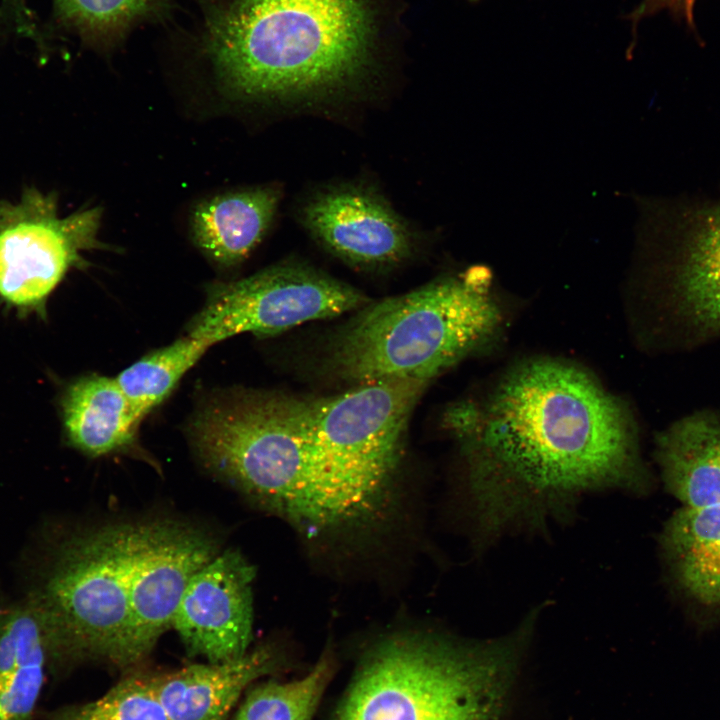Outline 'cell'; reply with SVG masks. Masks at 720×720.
<instances>
[{
  "label": "cell",
  "instance_id": "3",
  "mask_svg": "<svg viewBox=\"0 0 720 720\" xmlns=\"http://www.w3.org/2000/svg\"><path fill=\"white\" fill-rule=\"evenodd\" d=\"M429 382L390 378L308 400L305 468L291 525L316 536L386 507L411 413Z\"/></svg>",
  "mask_w": 720,
  "mask_h": 720
},
{
  "label": "cell",
  "instance_id": "16",
  "mask_svg": "<svg viewBox=\"0 0 720 720\" xmlns=\"http://www.w3.org/2000/svg\"><path fill=\"white\" fill-rule=\"evenodd\" d=\"M656 459L682 506H719L720 412L698 411L668 426L657 437Z\"/></svg>",
  "mask_w": 720,
  "mask_h": 720
},
{
  "label": "cell",
  "instance_id": "25",
  "mask_svg": "<svg viewBox=\"0 0 720 720\" xmlns=\"http://www.w3.org/2000/svg\"><path fill=\"white\" fill-rule=\"evenodd\" d=\"M469 1L475 2V1H477V0H469Z\"/></svg>",
  "mask_w": 720,
  "mask_h": 720
},
{
  "label": "cell",
  "instance_id": "4",
  "mask_svg": "<svg viewBox=\"0 0 720 720\" xmlns=\"http://www.w3.org/2000/svg\"><path fill=\"white\" fill-rule=\"evenodd\" d=\"M525 631L476 644L388 637L362 659L332 720H500Z\"/></svg>",
  "mask_w": 720,
  "mask_h": 720
},
{
  "label": "cell",
  "instance_id": "22",
  "mask_svg": "<svg viewBox=\"0 0 720 720\" xmlns=\"http://www.w3.org/2000/svg\"><path fill=\"white\" fill-rule=\"evenodd\" d=\"M42 720H167L150 674H131L97 699L59 706Z\"/></svg>",
  "mask_w": 720,
  "mask_h": 720
},
{
  "label": "cell",
  "instance_id": "14",
  "mask_svg": "<svg viewBox=\"0 0 720 720\" xmlns=\"http://www.w3.org/2000/svg\"><path fill=\"white\" fill-rule=\"evenodd\" d=\"M279 665L275 648L263 644L234 660L191 664L150 679L167 720H228L243 692Z\"/></svg>",
  "mask_w": 720,
  "mask_h": 720
},
{
  "label": "cell",
  "instance_id": "23",
  "mask_svg": "<svg viewBox=\"0 0 720 720\" xmlns=\"http://www.w3.org/2000/svg\"><path fill=\"white\" fill-rule=\"evenodd\" d=\"M58 14L83 34L108 40L158 8L164 0H53Z\"/></svg>",
  "mask_w": 720,
  "mask_h": 720
},
{
  "label": "cell",
  "instance_id": "1",
  "mask_svg": "<svg viewBox=\"0 0 720 720\" xmlns=\"http://www.w3.org/2000/svg\"><path fill=\"white\" fill-rule=\"evenodd\" d=\"M447 424L468 451L473 506L488 535L536 525L585 491L646 483L626 409L565 362L521 364L483 411L455 407Z\"/></svg>",
  "mask_w": 720,
  "mask_h": 720
},
{
  "label": "cell",
  "instance_id": "15",
  "mask_svg": "<svg viewBox=\"0 0 720 720\" xmlns=\"http://www.w3.org/2000/svg\"><path fill=\"white\" fill-rule=\"evenodd\" d=\"M660 544L680 597L696 613L720 621V505L681 506L666 522Z\"/></svg>",
  "mask_w": 720,
  "mask_h": 720
},
{
  "label": "cell",
  "instance_id": "12",
  "mask_svg": "<svg viewBox=\"0 0 720 720\" xmlns=\"http://www.w3.org/2000/svg\"><path fill=\"white\" fill-rule=\"evenodd\" d=\"M254 567L238 551L218 553L190 580L172 620L187 652L208 662L244 656L252 641Z\"/></svg>",
  "mask_w": 720,
  "mask_h": 720
},
{
  "label": "cell",
  "instance_id": "7",
  "mask_svg": "<svg viewBox=\"0 0 720 720\" xmlns=\"http://www.w3.org/2000/svg\"><path fill=\"white\" fill-rule=\"evenodd\" d=\"M308 430V399L234 391L204 403L187 435L208 471L288 522L303 479Z\"/></svg>",
  "mask_w": 720,
  "mask_h": 720
},
{
  "label": "cell",
  "instance_id": "24",
  "mask_svg": "<svg viewBox=\"0 0 720 720\" xmlns=\"http://www.w3.org/2000/svg\"><path fill=\"white\" fill-rule=\"evenodd\" d=\"M695 2L696 0H643L626 18L632 22L633 33H635L637 23L640 20L662 10H667L675 19L683 22L689 29L695 32L696 28L693 14Z\"/></svg>",
  "mask_w": 720,
  "mask_h": 720
},
{
  "label": "cell",
  "instance_id": "19",
  "mask_svg": "<svg viewBox=\"0 0 720 720\" xmlns=\"http://www.w3.org/2000/svg\"><path fill=\"white\" fill-rule=\"evenodd\" d=\"M62 411L68 440L96 457L129 446L141 422L116 378L101 375L75 381L64 395Z\"/></svg>",
  "mask_w": 720,
  "mask_h": 720
},
{
  "label": "cell",
  "instance_id": "18",
  "mask_svg": "<svg viewBox=\"0 0 720 720\" xmlns=\"http://www.w3.org/2000/svg\"><path fill=\"white\" fill-rule=\"evenodd\" d=\"M279 191L261 186L219 194L196 205L192 239L213 263L230 268L244 261L271 225Z\"/></svg>",
  "mask_w": 720,
  "mask_h": 720
},
{
  "label": "cell",
  "instance_id": "9",
  "mask_svg": "<svg viewBox=\"0 0 720 720\" xmlns=\"http://www.w3.org/2000/svg\"><path fill=\"white\" fill-rule=\"evenodd\" d=\"M102 209L61 217L54 192L27 187L17 201L0 200V296L18 307L41 304L66 272L81 267V252L99 241Z\"/></svg>",
  "mask_w": 720,
  "mask_h": 720
},
{
  "label": "cell",
  "instance_id": "13",
  "mask_svg": "<svg viewBox=\"0 0 720 720\" xmlns=\"http://www.w3.org/2000/svg\"><path fill=\"white\" fill-rule=\"evenodd\" d=\"M306 228L331 253L359 267L390 266L413 250V236L376 193L338 187L313 196L302 209Z\"/></svg>",
  "mask_w": 720,
  "mask_h": 720
},
{
  "label": "cell",
  "instance_id": "20",
  "mask_svg": "<svg viewBox=\"0 0 720 720\" xmlns=\"http://www.w3.org/2000/svg\"><path fill=\"white\" fill-rule=\"evenodd\" d=\"M211 346L186 335L148 353L115 377L136 415L142 420L161 404Z\"/></svg>",
  "mask_w": 720,
  "mask_h": 720
},
{
  "label": "cell",
  "instance_id": "6",
  "mask_svg": "<svg viewBox=\"0 0 720 720\" xmlns=\"http://www.w3.org/2000/svg\"><path fill=\"white\" fill-rule=\"evenodd\" d=\"M145 521L81 531L52 553L28 599L42 619L49 680L90 661H112L124 634Z\"/></svg>",
  "mask_w": 720,
  "mask_h": 720
},
{
  "label": "cell",
  "instance_id": "8",
  "mask_svg": "<svg viewBox=\"0 0 720 720\" xmlns=\"http://www.w3.org/2000/svg\"><path fill=\"white\" fill-rule=\"evenodd\" d=\"M369 299L359 290L308 266H270L246 278L210 287L187 335L214 345L252 333L272 336L308 321L360 309Z\"/></svg>",
  "mask_w": 720,
  "mask_h": 720
},
{
  "label": "cell",
  "instance_id": "11",
  "mask_svg": "<svg viewBox=\"0 0 720 720\" xmlns=\"http://www.w3.org/2000/svg\"><path fill=\"white\" fill-rule=\"evenodd\" d=\"M647 209L657 233L673 319L693 342L720 336V198Z\"/></svg>",
  "mask_w": 720,
  "mask_h": 720
},
{
  "label": "cell",
  "instance_id": "21",
  "mask_svg": "<svg viewBox=\"0 0 720 720\" xmlns=\"http://www.w3.org/2000/svg\"><path fill=\"white\" fill-rule=\"evenodd\" d=\"M334 667L333 657L326 650L301 678L269 680L253 685L233 720H313L333 677Z\"/></svg>",
  "mask_w": 720,
  "mask_h": 720
},
{
  "label": "cell",
  "instance_id": "10",
  "mask_svg": "<svg viewBox=\"0 0 720 720\" xmlns=\"http://www.w3.org/2000/svg\"><path fill=\"white\" fill-rule=\"evenodd\" d=\"M207 530L173 519L146 520L136 556L124 634L111 661L142 662L172 620L192 577L218 554Z\"/></svg>",
  "mask_w": 720,
  "mask_h": 720
},
{
  "label": "cell",
  "instance_id": "5",
  "mask_svg": "<svg viewBox=\"0 0 720 720\" xmlns=\"http://www.w3.org/2000/svg\"><path fill=\"white\" fill-rule=\"evenodd\" d=\"M488 272L433 280L367 303L332 338L328 367L360 384L390 378L429 382L494 334L501 321Z\"/></svg>",
  "mask_w": 720,
  "mask_h": 720
},
{
  "label": "cell",
  "instance_id": "17",
  "mask_svg": "<svg viewBox=\"0 0 720 720\" xmlns=\"http://www.w3.org/2000/svg\"><path fill=\"white\" fill-rule=\"evenodd\" d=\"M49 680L46 636L29 601L0 608V720H36Z\"/></svg>",
  "mask_w": 720,
  "mask_h": 720
},
{
  "label": "cell",
  "instance_id": "2",
  "mask_svg": "<svg viewBox=\"0 0 720 720\" xmlns=\"http://www.w3.org/2000/svg\"><path fill=\"white\" fill-rule=\"evenodd\" d=\"M381 32L375 0H232L209 21L205 52L240 99H322L370 78Z\"/></svg>",
  "mask_w": 720,
  "mask_h": 720
}]
</instances>
